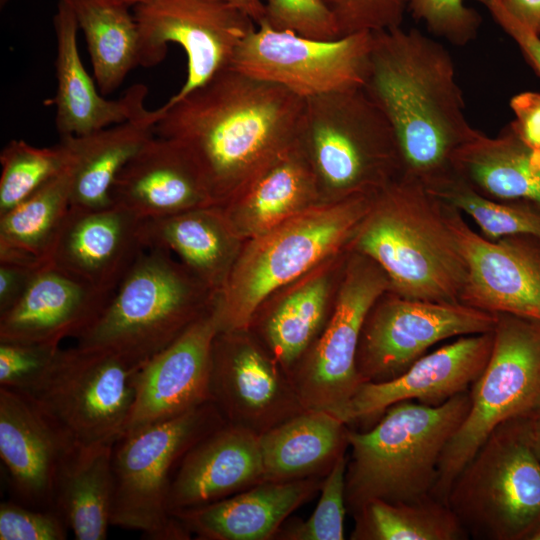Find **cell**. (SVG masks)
<instances>
[{
  "mask_svg": "<svg viewBox=\"0 0 540 540\" xmlns=\"http://www.w3.org/2000/svg\"><path fill=\"white\" fill-rule=\"evenodd\" d=\"M304 99L231 67L158 108L155 135L190 155L222 207L297 137Z\"/></svg>",
  "mask_w": 540,
  "mask_h": 540,
  "instance_id": "6da1fadb",
  "label": "cell"
},
{
  "mask_svg": "<svg viewBox=\"0 0 540 540\" xmlns=\"http://www.w3.org/2000/svg\"><path fill=\"white\" fill-rule=\"evenodd\" d=\"M362 87L394 130L402 175L427 189L451 179L454 154L475 128L449 51L415 28L373 33Z\"/></svg>",
  "mask_w": 540,
  "mask_h": 540,
  "instance_id": "7a4b0ae2",
  "label": "cell"
},
{
  "mask_svg": "<svg viewBox=\"0 0 540 540\" xmlns=\"http://www.w3.org/2000/svg\"><path fill=\"white\" fill-rule=\"evenodd\" d=\"M348 250L374 261L399 296L460 302L466 265L445 205L412 178L401 175L372 195Z\"/></svg>",
  "mask_w": 540,
  "mask_h": 540,
  "instance_id": "3957f363",
  "label": "cell"
},
{
  "mask_svg": "<svg viewBox=\"0 0 540 540\" xmlns=\"http://www.w3.org/2000/svg\"><path fill=\"white\" fill-rule=\"evenodd\" d=\"M469 390L437 406L401 401L371 429H349L345 502L352 516L372 500L408 503L432 496L443 450L470 409Z\"/></svg>",
  "mask_w": 540,
  "mask_h": 540,
  "instance_id": "277c9868",
  "label": "cell"
},
{
  "mask_svg": "<svg viewBox=\"0 0 540 540\" xmlns=\"http://www.w3.org/2000/svg\"><path fill=\"white\" fill-rule=\"evenodd\" d=\"M372 195L320 202L247 240L215 298L218 332L249 330L276 290L348 250Z\"/></svg>",
  "mask_w": 540,
  "mask_h": 540,
  "instance_id": "5b68a950",
  "label": "cell"
},
{
  "mask_svg": "<svg viewBox=\"0 0 540 540\" xmlns=\"http://www.w3.org/2000/svg\"><path fill=\"white\" fill-rule=\"evenodd\" d=\"M297 141L322 201L372 195L403 173L394 130L363 87L304 99Z\"/></svg>",
  "mask_w": 540,
  "mask_h": 540,
  "instance_id": "8992f818",
  "label": "cell"
},
{
  "mask_svg": "<svg viewBox=\"0 0 540 540\" xmlns=\"http://www.w3.org/2000/svg\"><path fill=\"white\" fill-rule=\"evenodd\" d=\"M170 254L145 248L77 345L142 366L208 313L217 293Z\"/></svg>",
  "mask_w": 540,
  "mask_h": 540,
  "instance_id": "52a82bcc",
  "label": "cell"
},
{
  "mask_svg": "<svg viewBox=\"0 0 540 540\" xmlns=\"http://www.w3.org/2000/svg\"><path fill=\"white\" fill-rule=\"evenodd\" d=\"M528 421L498 425L453 481L447 505L469 538L528 540L540 524V462Z\"/></svg>",
  "mask_w": 540,
  "mask_h": 540,
  "instance_id": "ba28073f",
  "label": "cell"
},
{
  "mask_svg": "<svg viewBox=\"0 0 540 540\" xmlns=\"http://www.w3.org/2000/svg\"><path fill=\"white\" fill-rule=\"evenodd\" d=\"M226 423L210 401L173 419L117 439L113 449L111 525L141 532L149 540H184L190 533L171 514L168 498L184 455Z\"/></svg>",
  "mask_w": 540,
  "mask_h": 540,
  "instance_id": "9c48e42d",
  "label": "cell"
},
{
  "mask_svg": "<svg viewBox=\"0 0 540 540\" xmlns=\"http://www.w3.org/2000/svg\"><path fill=\"white\" fill-rule=\"evenodd\" d=\"M496 315L491 355L469 390L470 409L440 458L432 497L446 504L453 481L490 433L539 409L540 320Z\"/></svg>",
  "mask_w": 540,
  "mask_h": 540,
  "instance_id": "30bf717a",
  "label": "cell"
},
{
  "mask_svg": "<svg viewBox=\"0 0 540 540\" xmlns=\"http://www.w3.org/2000/svg\"><path fill=\"white\" fill-rule=\"evenodd\" d=\"M140 367L110 350L76 344L60 348L42 375L21 392L76 444L116 441L134 403Z\"/></svg>",
  "mask_w": 540,
  "mask_h": 540,
  "instance_id": "8fae6325",
  "label": "cell"
},
{
  "mask_svg": "<svg viewBox=\"0 0 540 540\" xmlns=\"http://www.w3.org/2000/svg\"><path fill=\"white\" fill-rule=\"evenodd\" d=\"M390 288L374 261L349 250L331 315L287 372L305 410L337 415L364 383L356 367L362 328L371 308Z\"/></svg>",
  "mask_w": 540,
  "mask_h": 540,
  "instance_id": "7c38bea8",
  "label": "cell"
},
{
  "mask_svg": "<svg viewBox=\"0 0 540 540\" xmlns=\"http://www.w3.org/2000/svg\"><path fill=\"white\" fill-rule=\"evenodd\" d=\"M141 66L165 59L169 43L182 47L187 75L175 101L231 66L239 45L256 27L233 0H143L133 6Z\"/></svg>",
  "mask_w": 540,
  "mask_h": 540,
  "instance_id": "4fadbf2b",
  "label": "cell"
},
{
  "mask_svg": "<svg viewBox=\"0 0 540 540\" xmlns=\"http://www.w3.org/2000/svg\"><path fill=\"white\" fill-rule=\"evenodd\" d=\"M497 315L461 302L382 295L364 322L356 356L363 382L379 383L404 373L435 344L492 332Z\"/></svg>",
  "mask_w": 540,
  "mask_h": 540,
  "instance_id": "5bb4252c",
  "label": "cell"
},
{
  "mask_svg": "<svg viewBox=\"0 0 540 540\" xmlns=\"http://www.w3.org/2000/svg\"><path fill=\"white\" fill-rule=\"evenodd\" d=\"M373 33L319 40L257 25L242 41L231 68L307 99L362 87Z\"/></svg>",
  "mask_w": 540,
  "mask_h": 540,
  "instance_id": "9a60e30c",
  "label": "cell"
},
{
  "mask_svg": "<svg viewBox=\"0 0 540 540\" xmlns=\"http://www.w3.org/2000/svg\"><path fill=\"white\" fill-rule=\"evenodd\" d=\"M210 390L227 423L258 436L305 411L284 368L249 330L216 334Z\"/></svg>",
  "mask_w": 540,
  "mask_h": 540,
  "instance_id": "2e32d148",
  "label": "cell"
},
{
  "mask_svg": "<svg viewBox=\"0 0 540 540\" xmlns=\"http://www.w3.org/2000/svg\"><path fill=\"white\" fill-rule=\"evenodd\" d=\"M444 205L466 265L460 302L540 320V240L525 235L487 239L458 210Z\"/></svg>",
  "mask_w": 540,
  "mask_h": 540,
  "instance_id": "e0dca14e",
  "label": "cell"
},
{
  "mask_svg": "<svg viewBox=\"0 0 540 540\" xmlns=\"http://www.w3.org/2000/svg\"><path fill=\"white\" fill-rule=\"evenodd\" d=\"M212 309L138 369L134 403L121 436L212 401L211 356L218 333Z\"/></svg>",
  "mask_w": 540,
  "mask_h": 540,
  "instance_id": "ac0fdd59",
  "label": "cell"
},
{
  "mask_svg": "<svg viewBox=\"0 0 540 540\" xmlns=\"http://www.w3.org/2000/svg\"><path fill=\"white\" fill-rule=\"evenodd\" d=\"M493 346V331L458 337L426 353L400 376L362 383L336 415L348 426L379 419L395 403L416 401L437 406L468 391L483 372Z\"/></svg>",
  "mask_w": 540,
  "mask_h": 540,
  "instance_id": "d6986e66",
  "label": "cell"
},
{
  "mask_svg": "<svg viewBox=\"0 0 540 540\" xmlns=\"http://www.w3.org/2000/svg\"><path fill=\"white\" fill-rule=\"evenodd\" d=\"M75 445L27 395L0 387V457L15 501L54 510L57 476Z\"/></svg>",
  "mask_w": 540,
  "mask_h": 540,
  "instance_id": "ffe728a7",
  "label": "cell"
},
{
  "mask_svg": "<svg viewBox=\"0 0 540 540\" xmlns=\"http://www.w3.org/2000/svg\"><path fill=\"white\" fill-rule=\"evenodd\" d=\"M142 221L117 205L70 206L49 262L97 289L115 292L145 249Z\"/></svg>",
  "mask_w": 540,
  "mask_h": 540,
  "instance_id": "44dd1931",
  "label": "cell"
},
{
  "mask_svg": "<svg viewBox=\"0 0 540 540\" xmlns=\"http://www.w3.org/2000/svg\"><path fill=\"white\" fill-rule=\"evenodd\" d=\"M115 292L97 289L48 262L40 266L21 298L0 314V342L60 346L85 333Z\"/></svg>",
  "mask_w": 540,
  "mask_h": 540,
  "instance_id": "7402d4cb",
  "label": "cell"
},
{
  "mask_svg": "<svg viewBox=\"0 0 540 540\" xmlns=\"http://www.w3.org/2000/svg\"><path fill=\"white\" fill-rule=\"evenodd\" d=\"M111 200L143 221L214 206L190 155L174 140L156 135L120 171Z\"/></svg>",
  "mask_w": 540,
  "mask_h": 540,
  "instance_id": "603a6c76",
  "label": "cell"
},
{
  "mask_svg": "<svg viewBox=\"0 0 540 540\" xmlns=\"http://www.w3.org/2000/svg\"><path fill=\"white\" fill-rule=\"evenodd\" d=\"M263 481L259 436L226 422L184 455L172 479L168 507L172 514L203 506Z\"/></svg>",
  "mask_w": 540,
  "mask_h": 540,
  "instance_id": "cb8c5ba5",
  "label": "cell"
},
{
  "mask_svg": "<svg viewBox=\"0 0 540 540\" xmlns=\"http://www.w3.org/2000/svg\"><path fill=\"white\" fill-rule=\"evenodd\" d=\"M57 42V90L51 103L56 107L55 123L60 137L79 136L144 115V85L130 87L117 100L105 99L96 89L80 58L73 8L59 0L54 16Z\"/></svg>",
  "mask_w": 540,
  "mask_h": 540,
  "instance_id": "d4e9b609",
  "label": "cell"
},
{
  "mask_svg": "<svg viewBox=\"0 0 540 540\" xmlns=\"http://www.w3.org/2000/svg\"><path fill=\"white\" fill-rule=\"evenodd\" d=\"M324 478L263 481L224 499L172 513L201 540H269L300 506L320 491Z\"/></svg>",
  "mask_w": 540,
  "mask_h": 540,
  "instance_id": "484cf974",
  "label": "cell"
},
{
  "mask_svg": "<svg viewBox=\"0 0 540 540\" xmlns=\"http://www.w3.org/2000/svg\"><path fill=\"white\" fill-rule=\"evenodd\" d=\"M320 202L317 179L296 137L221 208L236 234L249 240Z\"/></svg>",
  "mask_w": 540,
  "mask_h": 540,
  "instance_id": "4316f807",
  "label": "cell"
},
{
  "mask_svg": "<svg viewBox=\"0 0 540 540\" xmlns=\"http://www.w3.org/2000/svg\"><path fill=\"white\" fill-rule=\"evenodd\" d=\"M158 110L89 134L61 137L70 177L71 207L113 205L111 189L130 159L155 136Z\"/></svg>",
  "mask_w": 540,
  "mask_h": 540,
  "instance_id": "83f0119b",
  "label": "cell"
},
{
  "mask_svg": "<svg viewBox=\"0 0 540 540\" xmlns=\"http://www.w3.org/2000/svg\"><path fill=\"white\" fill-rule=\"evenodd\" d=\"M140 234L145 248L175 253L181 263L215 293L224 285L243 241L219 206L144 220Z\"/></svg>",
  "mask_w": 540,
  "mask_h": 540,
  "instance_id": "f1b7e54d",
  "label": "cell"
},
{
  "mask_svg": "<svg viewBox=\"0 0 540 540\" xmlns=\"http://www.w3.org/2000/svg\"><path fill=\"white\" fill-rule=\"evenodd\" d=\"M452 166L454 175L482 196L540 210V168L511 124L496 137L475 129Z\"/></svg>",
  "mask_w": 540,
  "mask_h": 540,
  "instance_id": "f546056e",
  "label": "cell"
},
{
  "mask_svg": "<svg viewBox=\"0 0 540 540\" xmlns=\"http://www.w3.org/2000/svg\"><path fill=\"white\" fill-rule=\"evenodd\" d=\"M348 425L334 414L305 410L259 436L264 481L324 478L345 455Z\"/></svg>",
  "mask_w": 540,
  "mask_h": 540,
  "instance_id": "4dcf8cb0",
  "label": "cell"
},
{
  "mask_svg": "<svg viewBox=\"0 0 540 540\" xmlns=\"http://www.w3.org/2000/svg\"><path fill=\"white\" fill-rule=\"evenodd\" d=\"M116 441L76 444L59 470L53 509L78 540L107 538L114 499L112 459Z\"/></svg>",
  "mask_w": 540,
  "mask_h": 540,
  "instance_id": "1f68e13d",
  "label": "cell"
},
{
  "mask_svg": "<svg viewBox=\"0 0 540 540\" xmlns=\"http://www.w3.org/2000/svg\"><path fill=\"white\" fill-rule=\"evenodd\" d=\"M71 206L65 168L35 193L0 215V262L39 267L50 260Z\"/></svg>",
  "mask_w": 540,
  "mask_h": 540,
  "instance_id": "d6a6232c",
  "label": "cell"
},
{
  "mask_svg": "<svg viewBox=\"0 0 540 540\" xmlns=\"http://www.w3.org/2000/svg\"><path fill=\"white\" fill-rule=\"evenodd\" d=\"M82 30L94 78L106 95L141 66L139 29L124 0H68Z\"/></svg>",
  "mask_w": 540,
  "mask_h": 540,
  "instance_id": "836d02e7",
  "label": "cell"
},
{
  "mask_svg": "<svg viewBox=\"0 0 540 540\" xmlns=\"http://www.w3.org/2000/svg\"><path fill=\"white\" fill-rule=\"evenodd\" d=\"M330 289L329 271L315 272L275 304L259 323L265 347L286 373L323 330Z\"/></svg>",
  "mask_w": 540,
  "mask_h": 540,
  "instance_id": "e575fe53",
  "label": "cell"
},
{
  "mask_svg": "<svg viewBox=\"0 0 540 540\" xmlns=\"http://www.w3.org/2000/svg\"><path fill=\"white\" fill-rule=\"evenodd\" d=\"M352 540H466L450 507L434 497L415 502L372 500L353 516Z\"/></svg>",
  "mask_w": 540,
  "mask_h": 540,
  "instance_id": "d590c367",
  "label": "cell"
},
{
  "mask_svg": "<svg viewBox=\"0 0 540 540\" xmlns=\"http://www.w3.org/2000/svg\"><path fill=\"white\" fill-rule=\"evenodd\" d=\"M428 190L443 203L472 218L487 239L525 235L540 240L539 209L484 197L455 175Z\"/></svg>",
  "mask_w": 540,
  "mask_h": 540,
  "instance_id": "8d00e7d4",
  "label": "cell"
},
{
  "mask_svg": "<svg viewBox=\"0 0 540 540\" xmlns=\"http://www.w3.org/2000/svg\"><path fill=\"white\" fill-rule=\"evenodd\" d=\"M66 152L58 143L36 147L11 140L1 151L0 215L35 193L66 166Z\"/></svg>",
  "mask_w": 540,
  "mask_h": 540,
  "instance_id": "74e56055",
  "label": "cell"
},
{
  "mask_svg": "<svg viewBox=\"0 0 540 540\" xmlns=\"http://www.w3.org/2000/svg\"><path fill=\"white\" fill-rule=\"evenodd\" d=\"M348 457H340L324 477L320 498L305 520H286L276 533L278 540H343L345 515V475Z\"/></svg>",
  "mask_w": 540,
  "mask_h": 540,
  "instance_id": "f35d334b",
  "label": "cell"
},
{
  "mask_svg": "<svg viewBox=\"0 0 540 540\" xmlns=\"http://www.w3.org/2000/svg\"><path fill=\"white\" fill-rule=\"evenodd\" d=\"M263 4L265 15L260 24L319 40L340 37L335 18L324 0H265Z\"/></svg>",
  "mask_w": 540,
  "mask_h": 540,
  "instance_id": "ab89813d",
  "label": "cell"
},
{
  "mask_svg": "<svg viewBox=\"0 0 540 540\" xmlns=\"http://www.w3.org/2000/svg\"><path fill=\"white\" fill-rule=\"evenodd\" d=\"M408 12L429 33L456 46L473 41L482 23L480 14L464 0H410Z\"/></svg>",
  "mask_w": 540,
  "mask_h": 540,
  "instance_id": "60d3db41",
  "label": "cell"
},
{
  "mask_svg": "<svg viewBox=\"0 0 540 540\" xmlns=\"http://www.w3.org/2000/svg\"><path fill=\"white\" fill-rule=\"evenodd\" d=\"M340 37L401 27L410 0H324Z\"/></svg>",
  "mask_w": 540,
  "mask_h": 540,
  "instance_id": "b9f144b4",
  "label": "cell"
},
{
  "mask_svg": "<svg viewBox=\"0 0 540 540\" xmlns=\"http://www.w3.org/2000/svg\"><path fill=\"white\" fill-rule=\"evenodd\" d=\"M67 524L51 509H36L15 500L0 505L1 540H64Z\"/></svg>",
  "mask_w": 540,
  "mask_h": 540,
  "instance_id": "7bdbcfd3",
  "label": "cell"
},
{
  "mask_svg": "<svg viewBox=\"0 0 540 540\" xmlns=\"http://www.w3.org/2000/svg\"><path fill=\"white\" fill-rule=\"evenodd\" d=\"M60 346L0 342V387L22 391L47 369Z\"/></svg>",
  "mask_w": 540,
  "mask_h": 540,
  "instance_id": "ee69618b",
  "label": "cell"
},
{
  "mask_svg": "<svg viewBox=\"0 0 540 540\" xmlns=\"http://www.w3.org/2000/svg\"><path fill=\"white\" fill-rule=\"evenodd\" d=\"M515 119L510 123L527 147L532 163L540 168V92H522L512 97Z\"/></svg>",
  "mask_w": 540,
  "mask_h": 540,
  "instance_id": "f6af8a7d",
  "label": "cell"
},
{
  "mask_svg": "<svg viewBox=\"0 0 540 540\" xmlns=\"http://www.w3.org/2000/svg\"><path fill=\"white\" fill-rule=\"evenodd\" d=\"M521 50L526 61L540 77V34L512 14L500 0H476Z\"/></svg>",
  "mask_w": 540,
  "mask_h": 540,
  "instance_id": "bcb514c9",
  "label": "cell"
},
{
  "mask_svg": "<svg viewBox=\"0 0 540 540\" xmlns=\"http://www.w3.org/2000/svg\"><path fill=\"white\" fill-rule=\"evenodd\" d=\"M39 267L0 262V314L21 298Z\"/></svg>",
  "mask_w": 540,
  "mask_h": 540,
  "instance_id": "7dc6e473",
  "label": "cell"
},
{
  "mask_svg": "<svg viewBox=\"0 0 540 540\" xmlns=\"http://www.w3.org/2000/svg\"><path fill=\"white\" fill-rule=\"evenodd\" d=\"M523 23L540 34V0H500Z\"/></svg>",
  "mask_w": 540,
  "mask_h": 540,
  "instance_id": "c3c4849f",
  "label": "cell"
},
{
  "mask_svg": "<svg viewBox=\"0 0 540 540\" xmlns=\"http://www.w3.org/2000/svg\"><path fill=\"white\" fill-rule=\"evenodd\" d=\"M245 13L259 25L265 15L264 4L261 0H233Z\"/></svg>",
  "mask_w": 540,
  "mask_h": 540,
  "instance_id": "681fc988",
  "label": "cell"
},
{
  "mask_svg": "<svg viewBox=\"0 0 540 540\" xmlns=\"http://www.w3.org/2000/svg\"><path fill=\"white\" fill-rule=\"evenodd\" d=\"M528 430L532 449L540 462V412L529 416Z\"/></svg>",
  "mask_w": 540,
  "mask_h": 540,
  "instance_id": "f907efd6",
  "label": "cell"
},
{
  "mask_svg": "<svg viewBox=\"0 0 540 540\" xmlns=\"http://www.w3.org/2000/svg\"><path fill=\"white\" fill-rule=\"evenodd\" d=\"M528 540H540V524L532 532V534L529 536Z\"/></svg>",
  "mask_w": 540,
  "mask_h": 540,
  "instance_id": "816d5d0a",
  "label": "cell"
},
{
  "mask_svg": "<svg viewBox=\"0 0 540 540\" xmlns=\"http://www.w3.org/2000/svg\"><path fill=\"white\" fill-rule=\"evenodd\" d=\"M124 1L132 7L143 0H124Z\"/></svg>",
  "mask_w": 540,
  "mask_h": 540,
  "instance_id": "f5cc1de1",
  "label": "cell"
},
{
  "mask_svg": "<svg viewBox=\"0 0 540 540\" xmlns=\"http://www.w3.org/2000/svg\"><path fill=\"white\" fill-rule=\"evenodd\" d=\"M538 412H540V405H539V409H538ZM537 413V412H536Z\"/></svg>",
  "mask_w": 540,
  "mask_h": 540,
  "instance_id": "db71d44e",
  "label": "cell"
}]
</instances>
